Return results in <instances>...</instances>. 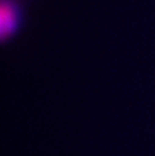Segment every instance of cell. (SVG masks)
Wrapping results in <instances>:
<instances>
[{"instance_id": "6da1fadb", "label": "cell", "mask_w": 155, "mask_h": 156, "mask_svg": "<svg viewBox=\"0 0 155 156\" xmlns=\"http://www.w3.org/2000/svg\"><path fill=\"white\" fill-rule=\"evenodd\" d=\"M16 23V12L12 5L7 1H2L0 9V29L1 35L6 37L13 29Z\"/></svg>"}]
</instances>
